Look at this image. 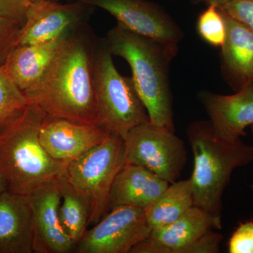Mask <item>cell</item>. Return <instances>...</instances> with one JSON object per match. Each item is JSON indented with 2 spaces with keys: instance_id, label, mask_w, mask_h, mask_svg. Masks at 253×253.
I'll return each mask as SVG.
<instances>
[{
  "instance_id": "6da1fadb",
  "label": "cell",
  "mask_w": 253,
  "mask_h": 253,
  "mask_svg": "<svg viewBox=\"0 0 253 253\" xmlns=\"http://www.w3.org/2000/svg\"><path fill=\"white\" fill-rule=\"evenodd\" d=\"M99 39L88 23L71 33L44 74L25 91L49 119L98 124L94 61Z\"/></svg>"
},
{
  "instance_id": "7a4b0ae2",
  "label": "cell",
  "mask_w": 253,
  "mask_h": 253,
  "mask_svg": "<svg viewBox=\"0 0 253 253\" xmlns=\"http://www.w3.org/2000/svg\"><path fill=\"white\" fill-rule=\"evenodd\" d=\"M102 40L113 56L130 66L131 79L150 123L175 132L169 67L177 54L178 43L141 36L119 23Z\"/></svg>"
},
{
  "instance_id": "3957f363",
  "label": "cell",
  "mask_w": 253,
  "mask_h": 253,
  "mask_svg": "<svg viewBox=\"0 0 253 253\" xmlns=\"http://www.w3.org/2000/svg\"><path fill=\"white\" fill-rule=\"evenodd\" d=\"M47 120L39 107L28 104L19 116L0 128V171L9 192L28 196L66 171L68 163L51 157L40 140Z\"/></svg>"
},
{
  "instance_id": "277c9868",
  "label": "cell",
  "mask_w": 253,
  "mask_h": 253,
  "mask_svg": "<svg viewBox=\"0 0 253 253\" xmlns=\"http://www.w3.org/2000/svg\"><path fill=\"white\" fill-rule=\"evenodd\" d=\"M186 135L194 155L191 176L194 206L221 219L222 196L236 168L253 161V146L226 142L214 135L211 121L191 123Z\"/></svg>"
},
{
  "instance_id": "5b68a950",
  "label": "cell",
  "mask_w": 253,
  "mask_h": 253,
  "mask_svg": "<svg viewBox=\"0 0 253 253\" xmlns=\"http://www.w3.org/2000/svg\"><path fill=\"white\" fill-rule=\"evenodd\" d=\"M94 83L97 125L105 130L125 139L134 126L150 122L132 79L118 72L102 39L95 52Z\"/></svg>"
},
{
  "instance_id": "8992f818",
  "label": "cell",
  "mask_w": 253,
  "mask_h": 253,
  "mask_svg": "<svg viewBox=\"0 0 253 253\" xmlns=\"http://www.w3.org/2000/svg\"><path fill=\"white\" fill-rule=\"evenodd\" d=\"M126 163L124 139L112 134L68 163V180L90 204L89 224L99 222L109 211L111 188Z\"/></svg>"
},
{
  "instance_id": "52a82bcc",
  "label": "cell",
  "mask_w": 253,
  "mask_h": 253,
  "mask_svg": "<svg viewBox=\"0 0 253 253\" xmlns=\"http://www.w3.org/2000/svg\"><path fill=\"white\" fill-rule=\"evenodd\" d=\"M124 141L126 163L142 166L169 184L180 177L188 154L174 131L145 123L132 128Z\"/></svg>"
},
{
  "instance_id": "ba28073f",
  "label": "cell",
  "mask_w": 253,
  "mask_h": 253,
  "mask_svg": "<svg viewBox=\"0 0 253 253\" xmlns=\"http://www.w3.org/2000/svg\"><path fill=\"white\" fill-rule=\"evenodd\" d=\"M146 211L118 206L105 214L76 245L78 253H127L149 236Z\"/></svg>"
},
{
  "instance_id": "9c48e42d",
  "label": "cell",
  "mask_w": 253,
  "mask_h": 253,
  "mask_svg": "<svg viewBox=\"0 0 253 253\" xmlns=\"http://www.w3.org/2000/svg\"><path fill=\"white\" fill-rule=\"evenodd\" d=\"M105 10L127 29L158 41L179 43V25L163 7L149 0H73Z\"/></svg>"
},
{
  "instance_id": "30bf717a",
  "label": "cell",
  "mask_w": 253,
  "mask_h": 253,
  "mask_svg": "<svg viewBox=\"0 0 253 253\" xmlns=\"http://www.w3.org/2000/svg\"><path fill=\"white\" fill-rule=\"evenodd\" d=\"M93 8L78 1L68 4L52 0L33 1L20 30L17 46L44 42L74 31L87 23Z\"/></svg>"
},
{
  "instance_id": "8fae6325",
  "label": "cell",
  "mask_w": 253,
  "mask_h": 253,
  "mask_svg": "<svg viewBox=\"0 0 253 253\" xmlns=\"http://www.w3.org/2000/svg\"><path fill=\"white\" fill-rule=\"evenodd\" d=\"M213 229H221V219L194 206L174 222L150 231L130 253H194L195 243Z\"/></svg>"
},
{
  "instance_id": "7c38bea8",
  "label": "cell",
  "mask_w": 253,
  "mask_h": 253,
  "mask_svg": "<svg viewBox=\"0 0 253 253\" xmlns=\"http://www.w3.org/2000/svg\"><path fill=\"white\" fill-rule=\"evenodd\" d=\"M28 197L33 212L34 253H68L76 250V243L60 221L61 193L56 180L41 186Z\"/></svg>"
},
{
  "instance_id": "4fadbf2b",
  "label": "cell",
  "mask_w": 253,
  "mask_h": 253,
  "mask_svg": "<svg viewBox=\"0 0 253 253\" xmlns=\"http://www.w3.org/2000/svg\"><path fill=\"white\" fill-rule=\"evenodd\" d=\"M198 98L220 140L235 142L253 125V84L231 95L201 91Z\"/></svg>"
},
{
  "instance_id": "5bb4252c",
  "label": "cell",
  "mask_w": 253,
  "mask_h": 253,
  "mask_svg": "<svg viewBox=\"0 0 253 253\" xmlns=\"http://www.w3.org/2000/svg\"><path fill=\"white\" fill-rule=\"evenodd\" d=\"M111 134L98 125L53 118L43 124L40 140L54 159L69 163Z\"/></svg>"
},
{
  "instance_id": "9a60e30c",
  "label": "cell",
  "mask_w": 253,
  "mask_h": 253,
  "mask_svg": "<svg viewBox=\"0 0 253 253\" xmlns=\"http://www.w3.org/2000/svg\"><path fill=\"white\" fill-rule=\"evenodd\" d=\"M221 11L226 24V38L221 47V73L231 89L238 91L253 84V33Z\"/></svg>"
},
{
  "instance_id": "2e32d148",
  "label": "cell",
  "mask_w": 253,
  "mask_h": 253,
  "mask_svg": "<svg viewBox=\"0 0 253 253\" xmlns=\"http://www.w3.org/2000/svg\"><path fill=\"white\" fill-rule=\"evenodd\" d=\"M34 253L33 212L28 196L0 194V253Z\"/></svg>"
},
{
  "instance_id": "e0dca14e",
  "label": "cell",
  "mask_w": 253,
  "mask_h": 253,
  "mask_svg": "<svg viewBox=\"0 0 253 253\" xmlns=\"http://www.w3.org/2000/svg\"><path fill=\"white\" fill-rule=\"evenodd\" d=\"M169 183L142 166L126 163L113 182L109 211L134 206L147 211L160 199Z\"/></svg>"
},
{
  "instance_id": "ac0fdd59",
  "label": "cell",
  "mask_w": 253,
  "mask_h": 253,
  "mask_svg": "<svg viewBox=\"0 0 253 253\" xmlns=\"http://www.w3.org/2000/svg\"><path fill=\"white\" fill-rule=\"evenodd\" d=\"M73 32L44 42L17 46L13 50L5 66L10 78L21 91L27 90L36 84Z\"/></svg>"
},
{
  "instance_id": "d6986e66",
  "label": "cell",
  "mask_w": 253,
  "mask_h": 253,
  "mask_svg": "<svg viewBox=\"0 0 253 253\" xmlns=\"http://www.w3.org/2000/svg\"><path fill=\"white\" fill-rule=\"evenodd\" d=\"M56 182L61 193L60 221L66 234L77 245L89 225L90 204L68 180L66 169L57 178Z\"/></svg>"
},
{
  "instance_id": "ffe728a7",
  "label": "cell",
  "mask_w": 253,
  "mask_h": 253,
  "mask_svg": "<svg viewBox=\"0 0 253 253\" xmlns=\"http://www.w3.org/2000/svg\"><path fill=\"white\" fill-rule=\"evenodd\" d=\"M191 179L169 184L160 199L146 211L151 231L174 222L194 207Z\"/></svg>"
},
{
  "instance_id": "44dd1931",
  "label": "cell",
  "mask_w": 253,
  "mask_h": 253,
  "mask_svg": "<svg viewBox=\"0 0 253 253\" xmlns=\"http://www.w3.org/2000/svg\"><path fill=\"white\" fill-rule=\"evenodd\" d=\"M27 98L10 78L5 64L0 66V128L26 109Z\"/></svg>"
},
{
  "instance_id": "7402d4cb",
  "label": "cell",
  "mask_w": 253,
  "mask_h": 253,
  "mask_svg": "<svg viewBox=\"0 0 253 253\" xmlns=\"http://www.w3.org/2000/svg\"><path fill=\"white\" fill-rule=\"evenodd\" d=\"M196 30L201 39L209 45L219 48L223 46L226 38V24L219 6L208 5L198 17Z\"/></svg>"
},
{
  "instance_id": "603a6c76",
  "label": "cell",
  "mask_w": 253,
  "mask_h": 253,
  "mask_svg": "<svg viewBox=\"0 0 253 253\" xmlns=\"http://www.w3.org/2000/svg\"><path fill=\"white\" fill-rule=\"evenodd\" d=\"M22 25L14 20L0 17V66L5 64L13 50L17 46Z\"/></svg>"
},
{
  "instance_id": "cb8c5ba5",
  "label": "cell",
  "mask_w": 253,
  "mask_h": 253,
  "mask_svg": "<svg viewBox=\"0 0 253 253\" xmlns=\"http://www.w3.org/2000/svg\"><path fill=\"white\" fill-rule=\"evenodd\" d=\"M229 253H253V219L239 223L228 242Z\"/></svg>"
},
{
  "instance_id": "d4e9b609",
  "label": "cell",
  "mask_w": 253,
  "mask_h": 253,
  "mask_svg": "<svg viewBox=\"0 0 253 253\" xmlns=\"http://www.w3.org/2000/svg\"><path fill=\"white\" fill-rule=\"evenodd\" d=\"M219 6L253 33V0H231Z\"/></svg>"
},
{
  "instance_id": "484cf974",
  "label": "cell",
  "mask_w": 253,
  "mask_h": 253,
  "mask_svg": "<svg viewBox=\"0 0 253 253\" xmlns=\"http://www.w3.org/2000/svg\"><path fill=\"white\" fill-rule=\"evenodd\" d=\"M31 3L30 0H0V17L14 20L23 26Z\"/></svg>"
},
{
  "instance_id": "4316f807",
  "label": "cell",
  "mask_w": 253,
  "mask_h": 253,
  "mask_svg": "<svg viewBox=\"0 0 253 253\" xmlns=\"http://www.w3.org/2000/svg\"><path fill=\"white\" fill-rule=\"evenodd\" d=\"M192 2L196 3V4H200V3H204L206 4H216L217 6H221L227 3L228 1L231 0H191Z\"/></svg>"
},
{
  "instance_id": "83f0119b",
  "label": "cell",
  "mask_w": 253,
  "mask_h": 253,
  "mask_svg": "<svg viewBox=\"0 0 253 253\" xmlns=\"http://www.w3.org/2000/svg\"><path fill=\"white\" fill-rule=\"evenodd\" d=\"M6 191H7V189H6L4 177H3L2 174H1V171H0V194H2L3 192Z\"/></svg>"
},
{
  "instance_id": "f1b7e54d",
  "label": "cell",
  "mask_w": 253,
  "mask_h": 253,
  "mask_svg": "<svg viewBox=\"0 0 253 253\" xmlns=\"http://www.w3.org/2000/svg\"><path fill=\"white\" fill-rule=\"evenodd\" d=\"M250 128H251V132H252V134H253V126H250ZM250 186H251V189H252L253 191V184H251V185Z\"/></svg>"
},
{
  "instance_id": "f546056e",
  "label": "cell",
  "mask_w": 253,
  "mask_h": 253,
  "mask_svg": "<svg viewBox=\"0 0 253 253\" xmlns=\"http://www.w3.org/2000/svg\"><path fill=\"white\" fill-rule=\"evenodd\" d=\"M30 1H31V2H33V1H36L37 0H30Z\"/></svg>"
},
{
  "instance_id": "4dcf8cb0",
  "label": "cell",
  "mask_w": 253,
  "mask_h": 253,
  "mask_svg": "<svg viewBox=\"0 0 253 253\" xmlns=\"http://www.w3.org/2000/svg\"><path fill=\"white\" fill-rule=\"evenodd\" d=\"M52 1H59L60 0H52Z\"/></svg>"
}]
</instances>
